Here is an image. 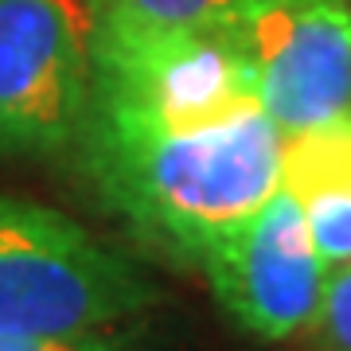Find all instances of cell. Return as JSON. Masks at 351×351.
<instances>
[{"label":"cell","mask_w":351,"mask_h":351,"mask_svg":"<svg viewBox=\"0 0 351 351\" xmlns=\"http://www.w3.org/2000/svg\"><path fill=\"white\" fill-rule=\"evenodd\" d=\"M281 129L254 101L211 125H164L90 94L78 160L137 234L199 258L281 184Z\"/></svg>","instance_id":"1"},{"label":"cell","mask_w":351,"mask_h":351,"mask_svg":"<svg viewBox=\"0 0 351 351\" xmlns=\"http://www.w3.org/2000/svg\"><path fill=\"white\" fill-rule=\"evenodd\" d=\"M152 297L149 277L71 215L0 195V332H101Z\"/></svg>","instance_id":"2"},{"label":"cell","mask_w":351,"mask_h":351,"mask_svg":"<svg viewBox=\"0 0 351 351\" xmlns=\"http://www.w3.org/2000/svg\"><path fill=\"white\" fill-rule=\"evenodd\" d=\"M94 98L164 125H211L258 101L250 59L223 32L160 24L125 0H86Z\"/></svg>","instance_id":"3"},{"label":"cell","mask_w":351,"mask_h":351,"mask_svg":"<svg viewBox=\"0 0 351 351\" xmlns=\"http://www.w3.org/2000/svg\"><path fill=\"white\" fill-rule=\"evenodd\" d=\"M86 0H0V156H63L90 113Z\"/></svg>","instance_id":"4"},{"label":"cell","mask_w":351,"mask_h":351,"mask_svg":"<svg viewBox=\"0 0 351 351\" xmlns=\"http://www.w3.org/2000/svg\"><path fill=\"white\" fill-rule=\"evenodd\" d=\"M223 313L258 339H289L313 328L328 269L313 246L304 207L277 184L269 199L226 226L195 258Z\"/></svg>","instance_id":"5"},{"label":"cell","mask_w":351,"mask_h":351,"mask_svg":"<svg viewBox=\"0 0 351 351\" xmlns=\"http://www.w3.org/2000/svg\"><path fill=\"white\" fill-rule=\"evenodd\" d=\"M230 39L281 137L351 113V0H274Z\"/></svg>","instance_id":"6"},{"label":"cell","mask_w":351,"mask_h":351,"mask_svg":"<svg viewBox=\"0 0 351 351\" xmlns=\"http://www.w3.org/2000/svg\"><path fill=\"white\" fill-rule=\"evenodd\" d=\"M297 203L304 207V223L328 274L351 265V184L308 191Z\"/></svg>","instance_id":"7"},{"label":"cell","mask_w":351,"mask_h":351,"mask_svg":"<svg viewBox=\"0 0 351 351\" xmlns=\"http://www.w3.org/2000/svg\"><path fill=\"white\" fill-rule=\"evenodd\" d=\"M129 8L176 27H195V32H223L230 36L250 16L269 8L274 0H125Z\"/></svg>","instance_id":"8"},{"label":"cell","mask_w":351,"mask_h":351,"mask_svg":"<svg viewBox=\"0 0 351 351\" xmlns=\"http://www.w3.org/2000/svg\"><path fill=\"white\" fill-rule=\"evenodd\" d=\"M313 332V351H351V265L328 274Z\"/></svg>","instance_id":"9"},{"label":"cell","mask_w":351,"mask_h":351,"mask_svg":"<svg viewBox=\"0 0 351 351\" xmlns=\"http://www.w3.org/2000/svg\"><path fill=\"white\" fill-rule=\"evenodd\" d=\"M0 351H133L129 339L101 332H71V336H24V332H0Z\"/></svg>","instance_id":"10"}]
</instances>
